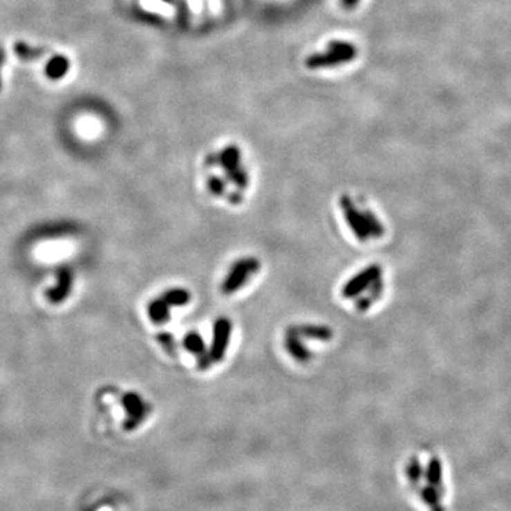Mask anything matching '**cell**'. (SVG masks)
I'll list each match as a JSON object with an SVG mask.
<instances>
[{
    "mask_svg": "<svg viewBox=\"0 0 511 511\" xmlns=\"http://www.w3.org/2000/svg\"><path fill=\"white\" fill-rule=\"evenodd\" d=\"M420 496H422V500L430 507V510H432V511H445V508L439 503V496H438L434 486L423 487L420 490Z\"/></svg>",
    "mask_w": 511,
    "mask_h": 511,
    "instance_id": "12",
    "label": "cell"
},
{
    "mask_svg": "<svg viewBox=\"0 0 511 511\" xmlns=\"http://www.w3.org/2000/svg\"><path fill=\"white\" fill-rule=\"evenodd\" d=\"M122 402H124V407H125L127 414H128L129 420H131L129 427L138 426L140 422L147 415V407H145L144 400L137 393H128V395L124 396V400Z\"/></svg>",
    "mask_w": 511,
    "mask_h": 511,
    "instance_id": "7",
    "label": "cell"
},
{
    "mask_svg": "<svg viewBox=\"0 0 511 511\" xmlns=\"http://www.w3.org/2000/svg\"><path fill=\"white\" fill-rule=\"evenodd\" d=\"M70 70V60L64 55L53 56L48 63L46 64V75L50 80H60L63 78Z\"/></svg>",
    "mask_w": 511,
    "mask_h": 511,
    "instance_id": "9",
    "label": "cell"
},
{
    "mask_svg": "<svg viewBox=\"0 0 511 511\" xmlns=\"http://www.w3.org/2000/svg\"><path fill=\"white\" fill-rule=\"evenodd\" d=\"M381 267L380 266H369L358 275L349 279L342 290L345 299L360 297V294L371 290V288H382L381 281Z\"/></svg>",
    "mask_w": 511,
    "mask_h": 511,
    "instance_id": "3",
    "label": "cell"
},
{
    "mask_svg": "<svg viewBox=\"0 0 511 511\" xmlns=\"http://www.w3.org/2000/svg\"><path fill=\"white\" fill-rule=\"evenodd\" d=\"M358 3V0H342V5L345 6V8H354L355 5Z\"/></svg>",
    "mask_w": 511,
    "mask_h": 511,
    "instance_id": "15",
    "label": "cell"
},
{
    "mask_svg": "<svg viewBox=\"0 0 511 511\" xmlns=\"http://www.w3.org/2000/svg\"><path fill=\"white\" fill-rule=\"evenodd\" d=\"M187 301V294L185 290H172L168 291L164 299H158L149 306V317L156 324H162L168 319L169 310L174 306H183Z\"/></svg>",
    "mask_w": 511,
    "mask_h": 511,
    "instance_id": "4",
    "label": "cell"
},
{
    "mask_svg": "<svg viewBox=\"0 0 511 511\" xmlns=\"http://www.w3.org/2000/svg\"><path fill=\"white\" fill-rule=\"evenodd\" d=\"M71 291V273L66 268L59 272L57 286L47 291V299L53 304H59L67 299V295Z\"/></svg>",
    "mask_w": 511,
    "mask_h": 511,
    "instance_id": "8",
    "label": "cell"
},
{
    "mask_svg": "<svg viewBox=\"0 0 511 511\" xmlns=\"http://www.w3.org/2000/svg\"><path fill=\"white\" fill-rule=\"evenodd\" d=\"M47 51H48V48H46V47H32L24 41H17L15 44V53H16L17 59L24 62V63L40 60Z\"/></svg>",
    "mask_w": 511,
    "mask_h": 511,
    "instance_id": "10",
    "label": "cell"
},
{
    "mask_svg": "<svg viewBox=\"0 0 511 511\" xmlns=\"http://www.w3.org/2000/svg\"><path fill=\"white\" fill-rule=\"evenodd\" d=\"M357 56V48L351 43L345 41H333L328 46V50L322 55H313L306 60V66L311 70L322 68L328 66H335L341 63H346Z\"/></svg>",
    "mask_w": 511,
    "mask_h": 511,
    "instance_id": "2",
    "label": "cell"
},
{
    "mask_svg": "<svg viewBox=\"0 0 511 511\" xmlns=\"http://www.w3.org/2000/svg\"><path fill=\"white\" fill-rule=\"evenodd\" d=\"M0 89H2V77H0Z\"/></svg>",
    "mask_w": 511,
    "mask_h": 511,
    "instance_id": "16",
    "label": "cell"
},
{
    "mask_svg": "<svg viewBox=\"0 0 511 511\" xmlns=\"http://www.w3.org/2000/svg\"><path fill=\"white\" fill-rule=\"evenodd\" d=\"M230 334H232V327H230L229 321L219 319L218 324H214V337H213V344L210 348V355L216 361L223 358L226 348L229 346Z\"/></svg>",
    "mask_w": 511,
    "mask_h": 511,
    "instance_id": "6",
    "label": "cell"
},
{
    "mask_svg": "<svg viewBox=\"0 0 511 511\" xmlns=\"http://www.w3.org/2000/svg\"><path fill=\"white\" fill-rule=\"evenodd\" d=\"M344 205L345 219L360 240H368L369 237H378L384 234L382 225L375 218L372 212L358 209L351 201H345Z\"/></svg>",
    "mask_w": 511,
    "mask_h": 511,
    "instance_id": "1",
    "label": "cell"
},
{
    "mask_svg": "<svg viewBox=\"0 0 511 511\" xmlns=\"http://www.w3.org/2000/svg\"><path fill=\"white\" fill-rule=\"evenodd\" d=\"M259 263L254 259H243L239 260L229 273V276H226L225 281H223V291L227 292H234L236 290H240L245 284V281L248 279H252V276L257 272Z\"/></svg>",
    "mask_w": 511,
    "mask_h": 511,
    "instance_id": "5",
    "label": "cell"
},
{
    "mask_svg": "<svg viewBox=\"0 0 511 511\" xmlns=\"http://www.w3.org/2000/svg\"><path fill=\"white\" fill-rule=\"evenodd\" d=\"M420 476H422L420 463H419V461L416 459V457H414V459H411L408 462V466H407V477H408V480L415 486V484H418L420 481Z\"/></svg>",
    "mask_w": 511,
    "mask_h": 511,
    "instance_id": "13",
    "label": "cell"
},
{
    "mask_svg": "<svg viewBox=\"0 0 511 511\" xmlns=\"http://www.w3.org/2000/svg\"><path fill=\"white\" fill-rule=\"evenodd\" d=\"M5 63H6V51L2 46H0V68L3 67Z\"/></svg>",
    "mask_w": 511,
    "mask_h": 511,
    "instance_id": "14",
    "label": "cell"
},
{
    "mask_svg": "<svg viewBox=\"0 0 511 511\" xmlns=\"http://www.w3.org/2000/svg\"><path fill=\"white\" fill-rule=\"evenodd\" d=\"M426 479H427L430 486H434V487H439L440 486V481H442V465L436 459V457H434V459H430V462H429V466H427V470H426Z\"/></svg>",
    "mask_w": 511,
    "mask_h": 511,
    "instance_id": "11",
    "label": "cell"
}]
</instances>
